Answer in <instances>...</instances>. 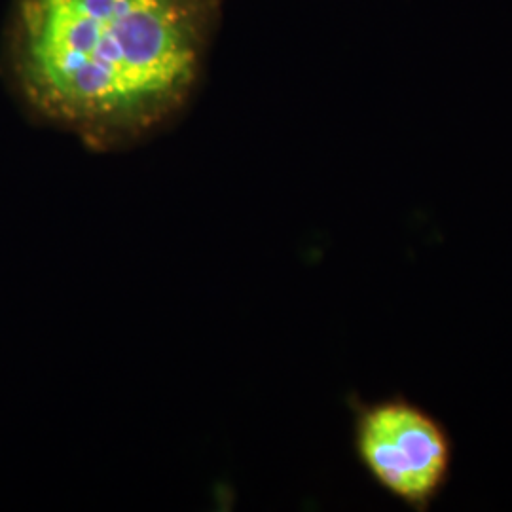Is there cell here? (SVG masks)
<instances>
[{
    "instance_id": "obj_2",
    "label": "cell",
    "mask_w": 512,
    "mask_h": 512,
    "mask_svg": "<svg viewBox=\"0 0 512 512\" xmlns=\"http://www.w3.org/2000/svg\"><path fill=\"white\" fill-rule=\"evenodd\" d=\"M355 446L372 478L404 503H431L450 475L452 442L418 404L387 399L366 406L355 425Z\"/></svg>"
},
{
    "instance_id": "obj_1",
    "label": "cell",
    "mask_w": 512,
    "mask_h": 512,
    "mask_svg": "<svg viewBox=\"0 0 512 512\" xmlns=\"http://www.w3.org/2000/svg\"><path fill=\"white\" fill-rule=\"evenodd\" d=\"M224 0H12L4 69L38 122L95 152L173 126L200 90Z\"/></svg>"
}]
</instances>
